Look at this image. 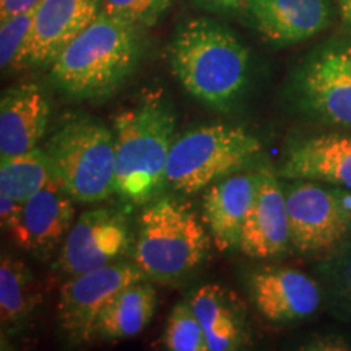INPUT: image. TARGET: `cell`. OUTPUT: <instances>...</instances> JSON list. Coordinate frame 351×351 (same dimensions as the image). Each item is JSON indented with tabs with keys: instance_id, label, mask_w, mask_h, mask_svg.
Returning a JSON list of instances; mask_svg holds the SVG:
<instances>
[{
	"instance_id": "cell-1",
	"label": "cell",
	"mask_w": 351,
	"mask_h": 351,
	"mask_svg": "<svg viewBox=\"0 0 351 351\" xmlns=\"http://www.w3.org/2000/svg\"><path fill=\"white\" fill-rule=\"evenodd\" d=\"M169 65L189 95L210 108L228 111L247 86L251 54L225 25L195 19L174 34Z\"/></svg>"
},
{
	"instance_id": "cell-2",
	"label": "cell",
	"mask_w": 351,
	"mask_h": 351,
	"mask_svg": "<svg viewBox=\"0 0 351 351\" xmlns=\"http://www.w3.org/2000/svg\"><path fill=\"white\" fill-rule=\"evenodd\" d=\"M138 29L101 10L51 65L52 82L73 99H106L137 67Z\"/></svg>"
},
{
	"instance_id": "cell-3",
	"label": "cell",
	"mask_w": 351,
	"mask_h": 351,
	"mask_svg": "<svg viewBox=\"0 0 351 351\" xmlns=\"http://www.w3.org/2000/svg\"><path fill=\"white\" fill-rule=\"evenodd\" d=\"M176 116L160 93H148L138 104L114 117L116 181L114 194L134 205L160 197L174 143Z\"/></svg>"
},
{
	"instance_id": "cell-4",
	"label": "cell",
	"mask_w": 351,
	"mask_h": 351,
	"mask_svg": "<svg viewBox=\"0 0 351 351\" xmlns=\"http://www.w3.org/2000/svg\"><path fill=\"white\" fill-rule=\"evenodd\" d=\"M212 236L197 213L176 197H156L138 219L134 262L147 280L171 285L208 256Z\"/></svg>"
},
{
	"instance_id": "cell-5",
	"label": "cell",
	"mask_w": 351,
	"mask_h": 351,
	"mask_svg": "<svg viewBox=\"0 0 351 351\" xmlns=\"http://www.w3.org/2000/svg\"><path fill=\"white\" fill-rule=\"evenodd\" d=\"M56 181L73 202L95 204L114 194L116 138L91 117H72L54 132L46 148Z\"/></svg>"
},
{
	"instance_id": "cell-6",
	"label": "cell",
	"mask_w": 351,
	"mask_h": 351,
	"mask_svg": "<svg viewBox=\"0 0 351 351\" xmlns=\"http://www.w3.org/2000/svg\"><path fill=\"white\" fill-rule=\"evenodd\" d=\"M261 150L256 135L241 125L195 127L174 140L166 166V186L184 195L199 194L244 169Z\"/></svg>"
},
{
	"instance_id": "cell-7",
	"label": "cell",
	"mask_w": 351,
	"mask_h": 351,
	"mask_svg": "<svg viewBox=\"0 0 351 351\" xmlns=\"http://www.w3.org/2000/svg\"><path fill=\"white\" fill-rule=\"evenodd\" d=\"M293 98L313 119L351 129V32L327 39L306 57L293 80Z\"/></svg>"
},
{
	"instance_id": "cell-8",
	"label": "cell",
	"mask_w": 351,
	"mask_h": 351,
	"mask_svg": "<svg viewBox=\"0 0 351 351\" xmlns=\"http://www.w3.org/2000/svg\"><path fill=\"white\" fill-rule=\"evenodd\" d=\"M350 191L302 179L285 186L293 247L300 252L332 251L350 238Z\"/></svg>"
},
{
	"instance_id": "cell-9",
	"label": "cell",
	"mask_w": 351,
	"mask_h": 351,
	"mask_svg": "<svg viewBox=\"0 0 351 351\" xmlns=\"http://www.w3.org/2000/svg\"><path fill=\"white\" fill-rule=\"evenodd\" d=\"M147 280L135 262L117 261L85 274L70 276L60 289L57 315L72 340L86 341L96 335L99 315L122 289Z\"/></svg>"
},
{
	"instance_id": "cell-10",
	"label": "cell",
	"mask_w": 351,
	"mask_h": 351,
	"mask_svg": "<svg viewBox=\"0 0 351 351\" xmlns=\"http://www.w3.org/2000/svg\"><path fill=\"white\" fill-rule=\"evenodd\" d=\"M130 226L124 213L95 208L73 223L57 257L56 267L75 276L117 262L130 249Z\"/></svg>"
},
{
	"instance_id": "cell-11",
	"label": "cell",
	"mask_w": 351,
	"mask_h": 351,
	"mask_svg": "<svg viewBox=\"0 0 351 351\" xmlns=\"http://www.w3.org/2000/svg\"><path fill=\"white\" fill-rule=\"evenodd\" d=\"M101 13V0H41L34 8V19L25 67L52 65L78 34Z\"/></svg>"
},
{
	"instance_id": "cell-12",
	"label": "cell",
	"mask_w": 351,
	"mask_h": 351,
	"mask_svg": "<svg viewBox=\"0 0 351 351\" xmlns=\"http://www.w3.org/2000/svg\"><path fill=\"white\" fill-rule=\"evenodd\" d=\"M252 207L244 221L239 251L251 258L283 256L291 244L285 187L274 169L263 166Z\"/></svg>"
},
{
	"instance_id": "cell-13",
	"label": "cell",
	"mask_w": 351,
	"mask_h": 351,
	"mask_svg": "<svg viewBox=\"0 0 351 351\" xmlns=\"http://www.w3.org/2000/svg\"><path fill=\"white\" fill-rule=\"evenodd\" d=\"M73 199L51 184L26 200L16 225L7 232L19 247L46 258L64 244L75 219Z\"/></svg>"
},
{
	"instance_id": "cell-14",
	"label": "cell",
	"mask_w": 351,
	"mask_h": 351,
	"mask_svg": "<svg viewBox=\"0 0 351 351\" xmlns=\"http://www.w3.org/2000/svg\"><path fill=\"white\" fill-rule=\"evenodd\" d=\"M257 33L276 46H289L307 39L332 23L330 0H245Z\"/></svg>"
},
{
	"instance_id": "cell-15",
	"label": "cell",
	"mask_w": 351,
	"mask_h": 351,
	"mask_svg": "<svg viewBox=\"0 0 351 351\" xmlns=\"http://www.w3.org/2000/svg\"><path fill=\"white\" fill-rule=\"evenodd\" d=\"M261 171L226 176L205 189L204 219L218 251L239 249L244 221L256 199Z\"/></svg>"
},
{
	"instance_id": "cell-16",
	"label": "cell",
	"mask_w": 351,
	"mask_h": 351,
	"mask_svg": "<svg viewBox=\"0 0 351 351\" xmlns=\"http://www.w3.org/2000/svg\"><path fill=\"white\" fill-rule=\"evenodd\" d=\"M257 311L270 322H295L313 315L322 302V289L298 270H261L251 278Z\"/></svg>"
},
{
	"instance_id": "cell-17",
	"label": "cell",
	"mask_w": 351,
	"mask_h": 351,
	"mask_svg": "<svg viewBox=\"0 0 351 351\" xmlns=\"http://www.w3.org/2000/svg\"><path fill=\"white\" fill-rule=\"evenodd\" d=\"M51 106L41 88H8L0 99V160L34 150L46 134Z\"/></svg>"
},
{
	"instance_id": "cell-18",
	"label": "cell",
	"mask_w": 351,
	"mask_h": 351,
	"mask_svg": "<svg viewBox=\"0 0 351 351\" xmlns=\"http://www.w3.org/2000/svg\"><path fill=\"white\" fill-rule=\"evenodd\" d=\"M278 176L351 189V135L326 134L296 143Z\"/></svg>"
},
{
	"instance_id": "cell-19",
	"label": "cell",
	"mask_w": 351,
	"mask_h": 351,
	"mask_svg": "<svg viewBox=\"0 0 351 351\" xmlns=\"http://www.w3.org/2000/svg\"><path fill=\"white\" fill-rule=\"evenodd\" d=\"M191 304L207 335L208 351H234L249 345L243 304L231 291L218 285H205L197 289Z\"/></svg>"
},
{
	"instance_id": "cell-20",
	"label": "cell",
	"mask_w": 351,
	"mask_h": 351,
	"mask_svg": "<svg viewBox=\"0 0 351 351\" xmlns=\"http://www.w3.org/2000/svg\"><path fill=\"white\" fill-rule=\"evenodd\" d=\"M41 295L25 262L3 254L0 261V324L7 335L20 333L36 313Z\"/></svg>"
},
{
	"instance_id": "cell-21",
	"label": "cell",
	"mask_w": 351,
	"mask_h": 351,
	"mask_svg": "<svg viewBox=\"0 0 351 351\" xmlns=\"http://www.w3.org/2000/svg\"><path fill=\"white\" fill-rule=\"evenodd\" d=\"M156 311V289L147 280L132 283L109 302L99 315L96 335L122 340L138 335Z\"/></svg>"
},
{
	"instance_id": "cell-22",
	"label": "cell",
	"mask_w": 351,
	"mask_h": 351,
	"mask_svg": "<svg viewBox=\"0 0 351 351\" xmlns=\"http://www.w3.org/2000/svg\"><path fill=\"white\" fill-rule=\"evenodd\" d=\"M57 184L46 150L36 147L23 155L0 160V192L25 204L39 191Z\"/></svg>"
},
{
	"instance_id": "cell-23",
	"label": "cell",
	"mask_w": 351,
	"mask_h": 351,
	"mask_svg": "<svg viewBox=\"0 0 351 351\" xmlns=\"http://www.w3.org/2000/svg\"><path fill=\"white\" fill-rule=\"evenodd\" d=\"M319 275L330 306L351 319V241L332 249L330 256L320 263Z\"/></svg>"
},
{
	"instance_id": "cell-24",
	"label": "cell",
	"mask_w": 351,
	"mask_h": 351,
	"mask_svg": "<svg viewBox=\"0 0 351 351\" xmlns=\"http://www.w3.org/2000/svg\"><path fill=\"white\" fill-rule=\"evenodd\" d=\"M165 348L169 351H208L207 335L191 301L179 302L171 311L165 332Z\"/></svg>"
},
{
	"instance_id": "cell-25",
	"label": "cell",
	"mask_w": 351,
	"mask_h": 351,
	"mask_svg": "<svg viewBox=\"0 0 351 351\" xmlns=\"http://www.w3.org/2000/svg\"><path fill=\"white\" fill-rule=\"evenodd\" d=\"M33 19L34 8L0 19V67L3 72L25 67V52L32 33Z\"/></svg>"
},
{
	"instance_id": "cell-26",
	"label": "cell",
	"mask_w": 351,
	"mask_h": 351,
	"mask_svg": "<svg viewBox=\"0 0 351 351\" xmlns=\"http://www.w3.org/2000/svg\"><path fill=\"white\" fill-rule=\"evenodd\" d=\"M173 0H101V10L137 28H150L168 12Z\"/></svg>"
},
{
	"instance_id": "cell-27",
	"label": "cell",
	"mask_w": 351,
	"mask_h": 351,
	"mask_svg": "<svg viewBox=\"0 0 351 351\" xmlns=\"http://www.w3.org/2000/svg\"><path fill=\"white\" fill-rule=\"evenodd\" d=\"M21 210H23V204L0 192V223H2L3 231L8 232L16 225V221L20 219Z\"/></svg>"
},
{
	"instance_id": "cell-28",
	"label": "cell",
	"mask_w": 351,
	"mask_h": 351,
	"mask_svg": "<svg viewBox=\"0 0 351 351\" xmlns=\"http://www.w3.org/2000/svg\"><path fill=\"white\" fill-rule=\"evenodd\" d=\"M41 0H0V19L36 8Z\"/></svg>"
},
{
	"instance_id": "cell-29",
	"label": "cell",
	"mask_w": 351,
	"mask_h": 351,
	"mask_svg": "<svg viewBox=\"0 0 351 351\" xmlns=\"http://www.w3.org/2000/svg\"><path fill=\"white\" fill-rule=\"evenodd\" d=\"M204 8L213 12H236L244 8L245 0H194Z\"/></svg>"
},
{
	"instance_id": "cell-30",
	"label": "cell",
	"mask_w": 351,
	"mask_h": 351,
	"mask_svg": "<svg viewBox=\"0 0 351 351\" xmlns=\"http://www.w3.org/2000/svg\"><path fill=\"white\" fill-rule=\"evenodd\" d=\"M337 5H339L341 21L351 32V0H337Z\"/></svg>"
}]
</instances>
